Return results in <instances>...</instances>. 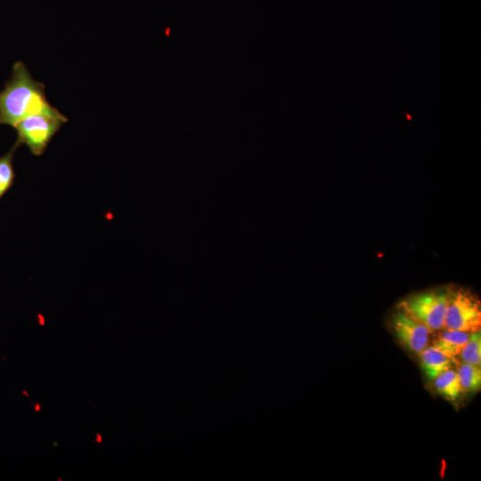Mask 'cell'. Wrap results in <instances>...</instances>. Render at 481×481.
<instances>
[{"label": "cell", "mask_w": 481, "mask_h": 481, "mask_svg": "<svg viewBox=\"0 0 481 481\" xmlns=\"http://www.w3.org/2000/svg\"><path fill=\"white\" fill-rule=\"evenodd\" d=\"M36 114L64 116L47 100L45 84L36 80L26 64L16 61L10 79L0 91V125L14 126L21 119Z\"/></svg>", "instance_id": "obj_1"}, {"label": "cell", "mask_w": 481, "mask_h": 481, "mask_svg": "<svg viewBox=\"0 0 481 481\" xmlns=\"http://www.w3.org/2000/svg\"><path fill=\"white\" fill-rule=\"evenodd\" d=\"M392 329L402 344L420 354L428 343L430 330L404 311L395 313L391 319Z\"/></svg>", "instance_id": "obj_5"}, {"label": "cell", "mask_w": 481, "mask_h": 481, "mask_svg": "<svg viewBox=\"0 0 481 481\" xmlns=\"http://www.w3.org/2000/svg\"><path fill=\"white\" fill-rule=\"evenodd\" d=\"M449 291L432 290L404 299L400 309L425 324L430 330L444 328Z\"/></svg>", "instance_id": "obj_3"}, {"label": "cell", "mask_w": 481, "mask_h": 481, "mask_svg": "<svg viewBox=\"0 0 481 481\" xmlns=\"http://www.w3.org/2000/svg\"><path fill=\"white\" fill-rule=\"evenodd\" d=\"M481 326V306L470 292H449L444 328L463 331H477Z\"/></svg>", "instance_id": "obj_4"}, {"label": "cell", "mask_w": 481, "mask_h": 481, "mask_svg": "<svg viewBox=\"0 0 481 481\" xmlns=\"http://www.w3.org/2000/svg\"><path fill=\"white\" fill-rule=\"evenodd\" d=\"M69 118L64 115L55 117L46 114L29 116L19 121L13 127L16 129L15 146L25 144L34 156H41L46 150L53 136Z\"/></svg>", "instance_id": "obj_2"}, {"label": "cell", "mask_w": 481, "mask_h": 481, "mask_svg": "<svg viewBox=\"0 0 481 481\" xmlns=\"http://www.w3.org/2000/svg\"><path fill=\"white\" fill-rule=\"evenodd\" d=\"M95 442H97L98 444H101L102 442V436L99 433L95 434Z\"/></svg>", "instance_id": "obj_12"}, {"label": "cell", "mask_w": 481, "mask_h": 481, "mask_svg": "<svg viewBox=\"0 0 481 481\" xmlns=\"http://www.w3.org/2000/svg\"><path fill=\"white\" fill-rule=\"evenodd\" d=\"M457 375L460 380L461 389L467 391H476L481 386V369L480 366L469 363L460 365Z\"/></svg>", "instance_id": "obj_10"}, {"label": "cell", "mask_w": 481, "mask_h": 481, "mask_svg": "<svg viewBox=\"0 0 481 481\" xmlns=\"http://www.w3.org/2000/svg\"><path fill=\"white\" fill-rule=\"evenodd\" d=\"M470 336L469 331L446 329L437 337L434 346L449 358L460 355Z\"/></svg>", "instance_id": "obj_6"}, {"label": "cell", "mask_w": 481, "mask_h": 481, "mask_svg": "<svg viewBox=\"0 0 481 481\" xmlns=\"http://www.w3.org/2000/svg\"><path fill=\"white\" fill-rule=\"evenodd\" d=\"M434 379L436 390L447 398L456 399L462 390L457 372L453 370L447 369Z\"/></svg>", "instance_id": "obj_8"}, {"label": "cell", "mask_w": 481, "mask_h": 481, "mask_svg": "<svg viewBox=\"0 0 481 481\" xmlns=\"http://www.w3.org/2000/svg\"><path fill=\"white\" fill-rule=\"evenodd\" d=\"M420 354L422 369L429 379H434L450 367L451 358L434 346L425 347Z\"/></svg>", "instance_id": "obj_7"}, {"label": "cell", "mask_w": 481, "mask_h": 481, "mask_svg": "<svg viewBox=\"0 0 481 481\" xmlns=\"http://www.w3.org/2000/svg\"><path fill=\"white\" fill-rule=\"evenodd\" d=\"M460 355L464 363L480 366L481 335L479 330L470 332L469 338Z\"/></svg>", "instance_id": "obj_11"}, {"label": "cell", "mask_w": 481, "mask_h": 481, "mask_svg": "<svg viewBox=\"0 0 481 481\" xmlns=\"http://www.w3.org/2000/svg\"><path fill=\"white\" fill-rule=\"evenodd\" d=\"M16 148L13 145L8 153L0 157V200L12 188L15 179L13 153Z\"/></svg>", "instance_id": "obj_9"}, {"label": "cell", "mask_w": 481, "mask_h": 481, "mask_svg": "<svg viewBox=\"0 0 481 481\" xmlns=\"http://www.w3.org/2000/svg\"><path fill=\"white\" fill-rule=\"evenodd\" d=\"M40 409H41V404H35V411H36V412H39Z\"/></svg>", "instance_id": "obj_13"}]
</instances>
